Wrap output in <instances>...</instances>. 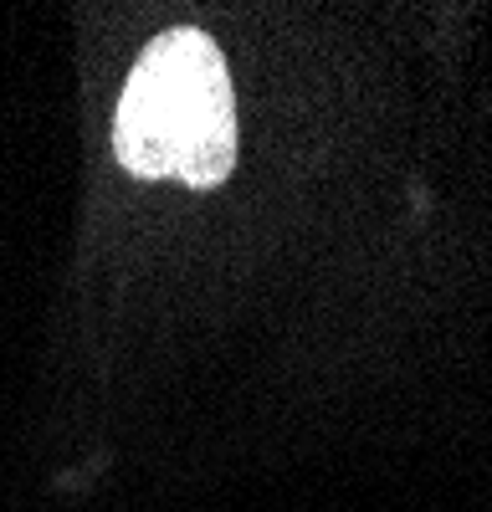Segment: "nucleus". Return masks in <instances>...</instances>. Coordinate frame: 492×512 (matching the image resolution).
<instances>
[{"mask_svg": "<svg viewBox=\"0 0 492 512\" xmlns=\"http://www.w3.org/2000/svg\"><path fill=\"white\" fill-rule=\"evenodd\" d=\"M236 108L221 52L200 31H170L139 57L118 103V159L134 175H180L195 190L226 180Z\"/></svg>", "mask_w": 492, "mask_h": 512, "instance_id": "1", "label": "nucleus"}]
</instances>
